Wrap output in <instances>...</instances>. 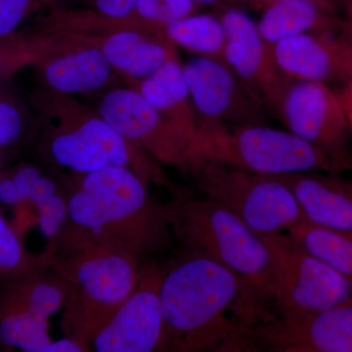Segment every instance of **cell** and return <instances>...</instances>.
Listing matches in <instances>:
<instances>
[{
  "instance_id": "34",
  "label": "cell",
  "mask_w": 352,
  "mask_h": 352,
  "mask_svg": "<svg viewBox=\"0 0 352 352\" xmlns=\"http://www.w3.org/2000/svg\"><path fill=\"white\" fill-rule=\"evenodd\" d=\"M88 346L82 340H78L73 337L64 338L57 340H53L44 349V352H83L88 351Z\"/></svg>"
},
{
  "instance_id": "4",
  "label": "cell",
  "mask_w": 352,
  "mask_h": 352,
  "mask_svg": "<svg viewBox=\"0 0 352 352\" xmlns=\"http://www.w3.org/2000/svg\"><path fill=\"white\" fill-rule=\"evenodd\" d=\"M166 210L168 226L191 252L214 259L272 300L274 261L263 236L208 198L178 201Z\"/></svg>"
},
{
  "instance_id": "6",
  "label": "cell",
  "mask_w": 352,
  "mask_h": 352,
  "mask_svg": "<svg viewBox=\"0 0 352 352\" xmlns=\"http://www.w3.org/2000/svg\"><path fill=\"white\" fill-rule=\"evenodd\" d=\"M205 157L264 175L338 173L346 166L291 131L265 124H201L193 157Z\"/></svg>"
},
{
  "instance_id": "27",
  "label": "cell",
  "mask_w": 352,
  "mask_h": 352,
  "mask_svg": "<svg viewBox=\"0 0 352 352\" xmlns=\"http://www.w3.org/2000/svg\"><path fill=\"white\" fill-rule=\"evenodd\" d=\"M27 122L23 104L0 83V150L15 145L22 138Z\"/></svg>"
},
{
  "instance_id": "26",
  "label": "cell",
  "mask_w": 352,
  "mask_h": 352,
  "mask_svg": "<svg viewBox=\"0 0 352 352\" xmlns=\"http://www.w3.org/2000/svg\"><path fill=\"white\" fill-rule=\"evenodd\" d=\"M43 8H54V0H0V39L27 32L24 25Z\"/></svg>"
},
{
  "instance_id": "19",
  "label": "cell",
  "mask_w": 352,
  "mask_h": 352,
  "mask_svg": "<svg viewBox=\"0 0 352 352\" xmlns=\"http://www.w3.org/2000/svg\"><path fill=\"white\" fill-rule=\"evenodd\" d=\"M129 85L186 136L194 147L199 133L198 117L178 57L173 58L140 82Z\"/></svg>"
},
{
  "instance_id": "35",
  "label": "cell",
  "mask_w": 352,
  "mask_h": 352,
  "mask_svg": "<svg viewBox=\"0 0 352 352\" xmlns=\"http://www.w3.org/2000/svg\"><path fill=\"white\" fill-rule=\"evenodd\" d=\"M339 96L340 103H342V108H344V113H346L347 122H349V127L352 131V96L346 91L342 92V94H338Z\"/></svg>"
},
{
  "instance_id": "13",
  "label": "cell",
  "mask_w": 352,
  "mask_h": 352,
  "mask_svg": "<svg viewBox=\"0 0 352 352\" xmlns=\"http://www.w3.org/2000/svg\"><path fill=\"white\" fill-rule=\"evenodd\" d=\"M219 17L226 34L223 61L268 111L278 115L292 80L278 67L273 45L264 41L258 24L242 9L227 7Z\"/></svg>"
},
{
  "instance_id": "24",
  "label": "cell",
  "mask_w": 352,
  "mask_h": 352,
  "mask_svg": "<svg viewBox=\"0 0 352 352\" xmlns=\"http://www.w3.org/2000/svg\"><path fill=\"white\" fill-rule=\"evenodd\" d=\"M48 50V39L38 31H27L0 39V83L27 67L34 66Z\"/></svg>"
},
{
  "instance_id": "1",
  "label": "cell",
  "mask_w": 352,
  "mask_h": 352,
  "mask_svg": "<svg viewBox=\"0 0 352 352\" xmlns=\"http://www.w3.org/2000/svg\"><path fill=\"white\" fill-rule=\"evenodd\" d=\"M161 351H256L254 331L268 300L214 259L191 252L163 272Z\"/></svg>"
},
{
  "instance_id": "21",
  "label": "cell",
  "mask_w": 352,
  "mask_h": 352,
  "mask_svg": "<svg viewBox=\"0 0 352 352\" xmlns=\"http://www.w3.org/2000/svg\"><path fill=\"white\" fill-rule=\"evenodd\" d=\"M164 36L175 47L196 56L223 60L226 34L221 20L212 14L194 13L163 30Z\"/></svg>"
},
{
  "instance_id": "36",
  "label": "cell",
  "mask_w": 352,
  "mask_h": 352,
  "mask_svg": "<svg viewBox=\"0 0 352 352\" xmlns=\"http://www.w3.org/2000/svg\"><path fill=\"white\" fill-rule=\"evenodd\" d=\"M273 0H243V2L256 10H263Z\"/></svg>"
},
{
  "instance_id": "38",
  "label": "cell",
  "mask_w": 352,
  "mask_h": 352,
  "mask_svg": "<svg viewBox=\"0 0 352 352\" xmlns=\"http://www.w3.org/2000/svg\"><path fill=\"white\" fill-rule=\"evenodd\" d=\"M346 92L352 96V76L349 78V88H347Z\"/></svg>"
},
{
  "instance_id": "22",
  "label": "cell",
  "mask_w": 352,
  "mask_h": 352,
  "mask_svg": "<svg viewBox=\"0 0 352 352\" xmlns=\"http://www.w3.org/2000/svg\"><path fill=\"white\" fill-rule=\"evenodd\" d=\"M287 233L305 251L352 282V234L324 228L305 219Z\"/></svg>"
},
{
  "instance_id": "11",
  "label": "cell",
  "mask_w": 352,
  "mask_h": 352,
  "mask_svg": "<svg viewBox=\"0 0 352 352\" xmlns=\"http://www.w3.org/2000/svg\"><path fill=\"white\" fill-rule=\"evenodd\" d=\"M183 71L199 126L265 124L267 109L223 60L196 56Z\"/></svg>"
},
{
  "instance_id": "2",
  "label": "cell",
  "mask_w": 352,
  "mask_h": 352,
  "mask_svg": "<svg viewBox=\"0 0 352 352\" xmlns=\"http://www.w3.org/2000/svg\"><path fill=\"white\" fill-rule=\"evenodd\" d=\"M67 201L75 230L69 248L102 244L138 254L159 242L168 226L166 207L152 203L147 182L126 166L82 175Z\"/></svg>"
},
{
  "instance_id": "8",
  "label": "cell",
  "mask_w": 352,
  "mask_h": 352,
  "mask_svg": "<svg viewBox=\"0 0 352 352\" xmlns=\"http://www.w3.org/2000/svg\"><path fill=\"white\" fill-rule=\"evenodd\" d=\"M275 265L272 300L280 315L302 316L352 303V282L300 247L288 233L261 235Z\"/></svg>"
},
{
  "instance_id": "15",
  "label": "cell",
  "mask_w": 352,
  "mask_h": 352,
  "mask_svg": "<svg viewBox=\"0 0 352 352\" xmlns=\"http://www.w3.org/2000/svg\"><path fill=\"white\" fill-rule=\"evenodd\" d=\"M256 351L352 352V303L319 314L279 315L254 331Z\"/></svg>"
},
{
  "instance_id": "29",
  "label": "cell",
  "mask_w": 352,
  "mask_h": 352,
  "mask_svg": "<svg viewBox=\"0 0 352 352\" xmlns=\"http://www.w3.org/2000/svg\"><path fill=\"white\" fill-rule=\"evenodd\" d=\"M136 0H54V8L80 11L115 20L136 19Z\"/></svg>"
},
{
  "instance_id": "7",
  "label": "cell",
  "mask_w": 352,
  "mask_h": 352,
  "mask_svg": "<svg viewBox=\"0 0 352 352\" xmlns=\"http://www.w3.org/2000/svg\"><path fill=\"white\" fill-rule=\"evenodd\" d=\"M182 168L205 198L227 208L259 235L288 232L303 220L293 191L278 176L199 157Z\"/></svg>"
},
{
  "instance_id": "33",
  "label": "cell",
  "mask_w": 352,
  "mask_h": 352,
  "mask_svg": "<svg viewBox=\"0 0 352 352\" xmlns=\"http://www.w3.org/2000/svg\"><path fill=\"white\" fill-rule=\"evenodd\" d=\"M0 203L9 207H17L25 203L11 176L0 178Z\"/></svg>"
},
{
  "instance_id": "14",
  "label": "cell",
  "mask_w": 352,
  "mask_h": 352,
  "mask_svg": "<svg viewBox=\"0 0 352 352\" xmlns=\"http://www.w3.org/2000/svg\"><path fill=\"white\" fill-rule=\"evenodd\" d=\"M163 272L154 265L141 268L135 288L94 336L97 352L162 351L164 315L160 287Z\"/></svg>"
},
{
  "instance_id": "20",
  "label": "cell",
  "mask_w": 352,
  "mask_h": 352,
  "mask_svg": "<svg viewBox=\"0 0 352 352\" xmlns=\"http://www.w3.org/2000/svg\"><path fill=\"white\" fill-rule=\"evenodd\" d=\"M324 0H273L263 10L258 31L266 43L305 32L320 31L325 24Z\"/></svg>"
},
{
  "instance_id": "5",
  "label": "cell",
  "mask_w": 352,
  "mask_h": 352,
  "mask_svg": "<svg viewBox=\"0 0 352 352\" xmlns=\"http://www.w3.org/2000/svg\"><path fill=\"white\" fill-rule=\"evenodd\" d=\"M69 251L58 267L67 289L64 327L88 346L135 288L141 267L138 254L112 245L87 244Z\"/></svg>"
},
{
  "instance_id": "37",
  "label": "cell",
  "mask_w": 352,
  "mask_h": 352,
  "mask_svg": "<svg viewBox=\"0 0 352 352\" xmlns=\"http://www.w3.org/2000/svg\"><path fill=\"white\" fill-rule=\"evenodd\" d=\"M196 2L197 6H210L219 4L221 0H194Z\"/></svg>"
},
{
  "instance_id": "17",
  "label": "cell",
  "mask_w": 352,
  "mask_h": 352,
  "mask_svg": "<svg viewBox=\"0 0 352 352\" xmlns=\"http://www.w3.org/2000/svg\"><path fill=\"white\" fill-rule=\"evenodd\" d=\"M273 53L282 73L292 80L325 83L352 76V51L316 32L278 41Z\"/></svg>"
},
{
  "instance_id": "32",
  "label": "cell",
  "mask_w": 352,
  "mask_h": 352,
  "mask_svg": "<svg viewBox=\"0 0 352 352\" xmlns=\"http://www.w3.org/2000/svg\"><path fill=\"white\" fill-rule=\"evenodd\" d=\"M43 176V175L39 170V168L32 166V164H25V166H20L19 168L14 171L11 178H12L14 183L19 190L25 203V201L29 203L32 192H34Z\"/></svg>"
},
{
  "instance_id": "9",
  "label": "cell",
  "mask_w": 352,
  "mask_h": 352,
  "mask_svg": "<svg viewBox=\"0 0 352 352\" xmlns=\"http://www.w3.org/2000/svg\"><path fill=\"white\" fill-rule=\"evenodd\" d=\"M60 38L98 47L116 73L129 85L140 82L178 57L175 46L163 32L138 19H108L76 12L67 20L66 32Z\"/></svg>"
},
{
  "instance_id": "12",
  "label": "cell",
  "mask_w": 352,
  "mask_h": 352,
  "mask_svg": "<svg viewBox=\"0 0 352 352\" xmlns=\"http://www.w3.org/2000/svg\"><path fill=\"white\" fill-rule=\"evenodd\" d=\"M277 116L292 133L352 168L347 152L351 129L339 96L325 83L292 80Z\"/></svg>"
},
{
  "instance_id": "10",
  "label": "cell",
  "mask_w": 352,
  "mask_h": 352,
  "mask_svg": "<svg viewBox=\"0 0 352 352\" xmlns=\"http://www.w3.org/2000/svg\"><path fill=\"white\" fill-rule=\"evenodd\" d=\"M96 112L116 131L160 163L184 166L193 145L131 85L113 87L102 94Z\"/></svg>"
},
{
  "instance_id": "3",
  "label": "cell",
  "mask_w": 352,
  "mask_h": 352,
  "mask_svg": "<svg viewBox=\"0 0 352 352\" xmlns=\"http://www.w3.org/2000/svg\"><path fill=\"white\" fill-rule=\"evenodd\" d=\"M38 104L50 126L47 151L58 166L82 175L108 166H126L147 183L164 182L157 160L122 138L96 111L71 96L44 92Z\"/></svg>"
},
{
  "instance_id": "23",
  "label": "cell",
  "mask_w": 352,
  "mask_h": 352,
  "mask_svg": "<svg viewBox=\"0 0 352 352\" xmlns=\"http://www.w3.org/2000/svg\"><path fill=\"white\" fill-rule=\"evenodd\" d=\"M52 342L47 319L23 307L7 312L0 319V342L25 352H44Z\"/></svg>"
},
{
  "instance_id": "30",
  "label": "cell",
  "mask_w": 352,
  "mask_h": 352,
  "mask_svg": "<svg viewBox=\"0 0 352 352\" xmlns=\"http://www.w3.org/2000/svg\"><path fill=\"white\" fill-rule=\"evenodd\" d=\"M38 212V227L44 237L55 239L68 219V201L58 193L34 204Z\"/></svg>"
},
{
  "instance_id": "25",
  "label": "cell",
  "mask_w": 352,
  "mask_h": 352,
  "mask_svg": "<svg viewBox=\"0 0 352 352\" xmlns=\"http://www.w3.org/2000/svg\"><path fill=\"white\" fill-rule=\"evenodd\" d=\"M200 8L194 0H136V19L157 32Z\"/></svg>"
},
{
  "instance_id": "31",
  "label": "cell",
  "mask_w": 352,
  "mask_h": 352,
  "mask_svg": "<svg viewBox=\"0 0 352 352\" xmlns=\"http://www.w3.org/2000/svg\"><path fill=\"white\" fill-rule=\"evenodd\" d=\"M24 251L19 237L0 214V271L13 272L21 267Z\"/></svg>"
},
{
  "instance_id": "28",
  "label": "cell",
  "mask_w": 352,
  "mask_h": 352,
  "mask_svg": "<svg viewBox=\"0 0 352 352\" xmlns=\"http://www.w3.org/2000/svg\"><path fill=\"white\" fill-rule=\"evenodd\" d=\"M67 289L65 282L41 281L32 285L25 293L23 307L32 314L50 320L63 308L66 302Z\"/></svg>"
},
{
  "instance_id": "18",
  "label": "cell",
  "mask_w": 352,
  "mask_h": 352,
  "mask_svg": "<svg viewBox=\"0 0 352 352\" xmlns=\"http://www.w3.org/2000/svg\"><path fill=\"white\" fill-rule=\"evenodd\" d=\"M278 177L293 191L303 219L324 228L352 234V182L331 173Z\"/></svg>"
},
{
  "instance_id": "16",
  "label": "cell",
  "mask_w": 352,
  "mask_h": 352,
  "mask_svg": "<svg viewBox=\"0 0 352 352\" xmlns=\"http://www.w3.org/2000/svg\"><path fill=\"white\" fill-rule=\"evenodd\" d=\"M43 34L50 47L34 67L45 92L73 97L113 87L119 75L98 47Z\"/></svg>"
}]
</instances>
